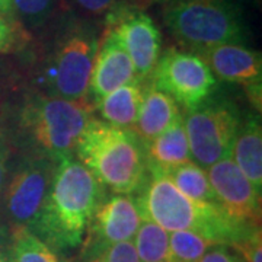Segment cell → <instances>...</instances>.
<instances>
[{"mask_svg": "<svg viewBox=\"0 0 262 262\" xmlns=\"http://www.w3.org/2000/svg\"><path fill=\"white\" fill-rule=\"evenodd\" d=\"M103 198L105 188L98 179L75 155L66 156L57 162L47 198L29 232L57 253L77 249Z\"/></svg>", "mask_w": 262, "mask_h": 262, "instance_id": "1", "label": "cell"}, {"mask_svg": "<svg viewBox=\"0 0 262 262\" xmlns=\"http://www.w3.org/2000/svg\"><path fill=\"white\" fill-rule=\"evenodd\" d=\"M136 196L144 220L166 232H194L217 245L234 248L249 239L261 226L236 220L217 203L196 201L182 194L163 173H150Z\"/></svg>", "mask_w": 262, "mask_h": 262, "instance_id": "2", "label": "cell"}, {"mask_svg": "<svg viewBox=\"0 0 262 262\" xmlns=\"http://www.w3.org/2000/svg\"><path fill=\"white\" fill-rule=\"evenodd\" d=\"M75 158L113 194L133 195L149 177L144 144L137 134L98 118L84 128Z\"/></svg>", "mask_w": 262, "mask_h": 262, "instance_id": "3", "label": "cell"}, {"mask_svg": "<svg viewBox=\"0 0 262 262\" xmlns=\"http://www.w3.org/2000/svg\"><path fill=\"white\" fill-rule=\"evenodd\" d=\"M162 20L194 53L220 44L246 46L251 34L241 0H162Z\"/></svg>", "mask_w": 262, "mask_h": 262, "instance_id": "4", "label": "cell"}, {"mask_svg": "<svg viewBox=\"0 0 262 262\" xmlns=\"http://www.w3.org/2000/svg\"><path fill=\"white\" fill-rule=\"evenodd\" d=\"M91 120L88 103L51 95H32L19 111L18 128L29 146V153L58 162L75 155L76 144Z\"/></svg>", "mask_w": 262, "mask_h": 262, "instance_id": "5", "label": "cell"}, {"mask_svg": "<svg viewBox=\"0 0 262 262\" xmlns=\"http://www.w3.org/2000/svg\"><path fill=\"white\" fill-rule=\"evenodd\" d=\"M99 39L92 22L75 15L63 19L51 41L44 67L47 95L86 103Z\"/></svg>", "mask_w": 262, "mask_h": 262, "instance_id": "6", "label": "cell"}, {"mask_svg": "<svg viewBox=\"0 0 262 262\" xmlns=\"http://www.w3.org/2000/svg\"><path fill=\"white\" fill-rule=\"evenodd\" d=\"M237 105L215 92L208 99L185 111L182 117L192 160L207 169L230 156L236 133L242 121Z\"/></svg>", "mask_w": 262, "mask_h": 262, "instance_id": "7", "label": "cell"}, {"mask_svg": "<svg viewBox=\"0 0 262 262\" xmlns=\"http://www.w3.org/2000/svg\"><path fill=\"white\" fill-rule=\"evenodd\" d=\"M150 80L185 111L204 102L219 89V82L204 58L178 48H168L160 54Z\"/></svg>", "mask_w": 262, "mask_h": 262, "instance_id": "8", "label": "cell"}, {"mask_svg": "<svg viewBox=\"0 0 262 262\" xmlns=\"http://www.w3.org/2000/svg\"><path fill=\"white\" fill-rule=\"evenodd\" d=\"M56 160L27 153L3 187L5 213L12 229L31 230L35 225L56 170Z\"/></svg>", "mask_w": 262, "mask_h": 262, "instance_id": "9", "label": "cell"}, {"mask_svg": "<svg viewBox=\"0 0 262 262\" xmlns=\"http://www.w3.org/2000/svg\"><path fill=\"white\" fill-rule=\"evenodd\" d=\"M106 29L111 31L131 58L137 76L147 79L162 54V37L147 12L128 3H115L105 13Z\"/></svg>", "mask_w": 262, "mask_h": 262, "instance_id": "10", "label": "cell"}, {"mask_svg": "<svg viewBox=\"0 0 262 262\" xmlns=\"http://www.w3.org/2000/svg\"><path fill=\"white\" fill-rule=\"evenodd\" d=\"M141 222L136 196L113 194L103 198L89 222L79 256H91L113 245L133 242Z\"/></svg>", "mask_w": 262, "mask_h": 262, "instance_id": "11", "label": "cell"}, {"mask_svg": "<svg viewBox=\"0 0 262 262\" xmlns=\"http://www.w3.org/2000/svg\"><path fill=\"white\" fill-rule=\"evenodd\" d=\"M215 201L239 222L261 226V192H258L230 156L206 169Z\"/></svg>", "mask_w": 262, "mask_h": 262, "instance_id": "12", "label": "cell"}, {"mask_svg": "<svg viewBox=\"0 0 262 262\" xmlns=\"http://www.w3.org/2000/svg\"><path fill=\"white\" fill-rule=\"evenodd\" d=\"M136 79L140 77L137 76L131 58L113 32L105 29L103 37L99 39L86 99L89 98L91 103H96L105 95Z\"/></svg>", "mask_w": 262, "mask_h": 262, "instance_id": "13", "label": "cell"}, {"mask_svg": "<svg viewBox=\"0 0 262 262\" xmlns=\"http://www.w3.org/2000/svg\"><path fill=\"white\" fill-rule=\"evenodd\" d=\"M204 58L215 79L229 83H262V57L245 44H220L196 53Z\"/></svg>", "mask_w": 262, "mask_h": 262, "instance_id": "14", "label": "cell"}, {"mask_svg": "<svg viewBox=\"0 0 262 262\" xmlns=\"http://www.w3.org/2000/svg\"><path fill=\"white\" fill-rule=\"evenodd\" d=\"M179 117H182V114L178 103L169 95L158 89L150 77H147L139 115L131 128L141 143L146 144L156 139L163 131L168 130Z\"/></svg>", "mask_w": 262, "mask_h": 262, "instance_id": "15", "label": "cell"}, {"mask_svg": "<svg viewBox=\"0 0 262 262\" xmlns=\"http://www.w3.org/2000/svg\"><path fill=\"white\" fill-rule=\"evenodd\" d=\"M144 155L150 173H166L170 169L194 162L182 117L156 139L146 143Z\"/></svg>", "mask_w": 262, "mask_h": 262, "instance_id": "16", "label": "cell"}, {"mask_svg": "<svg viewBox=\"0 0 262 262\" xmlns=\"http://www.w3.org/2000/svg\"><path fill=\"white\" fill-rule=\"evenodd\" d=\"M230 158L249 179L253 188L262 189V127L258 114L242 117L239 130L236 133Z\"/></svg>", "mask_w": 262, "mask_h": 262, "instance_id": "17", "label": "cell"}, {"mask_svg": "<svg viewBox=\"0 0 262 262\" xmlns=\"http://www.w3.org/2000/svg\"><path fill=\"white\" fill-rule=\"evenodd\" d=\"M144 86L146 79H136L105 95L95 103L101 120L115 127L131 130L139 115Z\"/></svg>", "mask_w": 262, "mask_h": 262, "instance_id": "18", "label": "cell"}, {"mask_svg": "<svg viewBox=\"0 0 262 262\" xmlns=\"http://www.w3.org/2000/svg\"><path fill=\"white\" fill-rule=\"evenodd\" d=\"M163 175H166L173 182V185L189 198L196 201L217 203L206 169L198 166L195 162L184 163L178 168L170 169Z\"/></svg>", "mask_w": 262, "mask_h": 262, "instance_id": "19", "label": "cell"}, {"mask_svg": "<svg viewBox=\"0 0 262 262\" xmlns=\"http://www.w3.org/2000/svg\"><path fill=\"white\" fill-rule=\"evenodd\" d=\"M133 246L139 262H170L169 232L153 222L143 219L133 239Z\"/></svg>", "mask_w": 262, "mask_h": 262, "instance_id": "20", "label": "cell"}, {"mask_svg": "<svg viewBox=\"0 0 262 262\" xmlns=\"http://www.w3.org/2000/svg\"><path fill=\"white\" fill-rule=\"evenodd\" d=\"M10 261L12 262H64L50 246L39 241L27 229L10 230Z\"/></svg>", "mask_w": 262, "mask_h": 262, "instance_id": "21", "label": "cell"}, {"mask_svg": "<svg viewBox=\"0 0 262 262\" xmlns=\"http://www.w3.org/2000/svg\"><path fill=\"white\" fill-rule=\"evenodd\" d=\"M214 242L187 230L169 233L170 262H200L204 253L214 246Z\"/></svg>", "mask_w": 262, "mask_h": 262, "instance_id": "22", "label": "cell"}, {"mask_svg": "<svg viewBox=\"0 0 262 262\" xmlns=\"http://www.w3.org/2000/svg\"><path fill=\"white\" fill-rule=\"evenodd\" d=\"M13 12L27 29H39L54 16L58 0H12Z\"/></svg>", "mask_w": 262, "mask_h": 262, "instance_id": "23", "label": "cell"}, {"mask_svg": "<svg viewBox=\"0 0 262 262\" xmlns=\"http://www.w3.org/2000/svg\"><path fill=\"white\" fill-rule=\"evenodd\" d=\"M29 32L16 15L0 10V54L18 53L29 42Z\"/></svg>", "mask_w": 262, "mask_h": 262, "instance_id": "24", "label": "cell"}, {"mask_svg": "<svg viewBox=\"0 0 262 262\" xmlns=\"http://www.w3.org/2000/svg\"><path fill=\"white\" fill-rule=\"evenodd\" d=\"M77 262H139V259L133 242H121L91 256H79Z\"/></svg>", "mask_w": 262, "mask_h": 262, "instance_id": "25", "label": "cell"}, {"mask_svg": "<svg viewBox=\"0 0 262 262\" xmlns=\"http://www.w3.org/2000/svg\"><path fill=\"white\" fill-rule=\"evenodd\" d=\"M232 249L239 253L246 262H262L261 230L255 232L249 239H246L245 242L234 246Z\"/></svg>", "mask_w": 262, "mask_h": 262, "instance_id": "26", "label": "cell"}, {"mask_svg": "<svg viewBox=\"0 0 262 262\" xmlns=\"http://www.w3.org/2000/svg\"><path fill=\"white\" fill-rule=\"evenodd\" d=\"M200 262H246L237 252H233L227 245L211 246Z\"/></svg>", "mask_w": 262, "mask_h": 262, "instance_id": "27", "label": "cell"}, {"mask_svg": "<svg viewBox=\"0 0 262 262\" xmlns=\"http://www.w3.org/2000/svg\"><path fill=\"white\" fill-rule=\"evenodd\" d=\"M10 156L9 139L5 128L0 125V196L3 192V187L8 178V162Z\"/></svg>", "mask_w": 262, "mask_h": 262, "instance_id": "28", "label": "cell"}, {"mask_svg": "<svg viewBox=\"0 0 262 262\" xmlns=\"http://www.w3.org/2000/svg\"><path fill=\"white\" fill-rule=\"evenodd\" d=\"M118 0H75L77 8L88 15H105Z\"/></svg>", "mask_w": 262, "mask_h": 262, "instance_id": "29", "label": "cell"}, {"mask_svg": "<svg viewBox=\"0 0 262 262\" xmlns=\"http://www.w3.org/2000/svg\"><path fill=\"white\" fill-rule=\"evenodd\" d=\"M0 262L10 261V233L0 230Z\"/></svg>", "mask_w": 262, "mask_h": 262, "instance_id": "30", "label": "cell"}, {"mask_svg": "<svg viewBox=\"0 0 262 262\" xmlns=\"http://www.w3.org/2000/svg\"><path fill=\"white\" fill-rule=\"evenodd\" d=\"M0 10L6 12V13H13V6H12V0H0Z\"/></svg>", "mask_w": 262, "mask_h": 262, "instance_id": "31", "label": "cell"}]
</instances>
